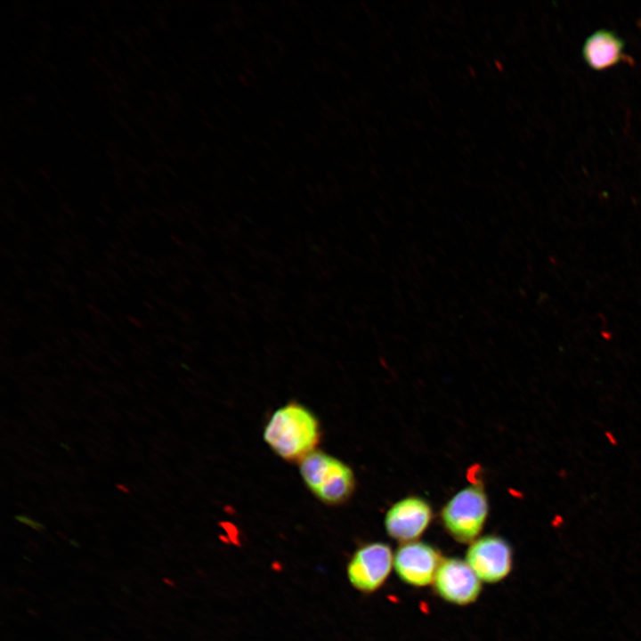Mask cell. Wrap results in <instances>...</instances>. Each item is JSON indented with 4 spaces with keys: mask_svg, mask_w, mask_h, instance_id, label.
<instances>
[{
    "mask_svg": "<svg viewBox=\"0 0 641 641\" xmlns=\"http://www.w3.org/2000/svg\"><path fill=\"white\" fill-rule=\"evenodd\" d=\"M488 515V500L482 486H467L443 507L442 520L448 532L461 542L472 541L481 532Z\"/></svg>",
    "mask_w": 641,
    "mask_h": 641,
    "instance_id": "obj_3",
    "label": "cell"
},
{
    "mask_svg": "<svg viewBox=\"0 0 641 641\" xmlns=\"http://www.w3.org/2000/svg\"><path fill=\"white\" fill-rule=\"evenodd\" d=\"M300 474L313 494L329 505L345 502L352 495L355 480L352 469L320 450H313L300 461Z\"/></svg>",
    "mask_w": 641,
    "mask_h": 641,
    "instance_id": "obj_2",
    "label": "cell"
},
{
    "mask_svg": "<svg viewBox=\"0 0 641 641\" xmlns=\"http://www.w3.org/2000/svg\"><path fill=\"white\" fill-rule=\"evenodd\" d=\"M71 543H72L73 545H75L76 547H78V546H79L77 543L74 542V540H71Z\"/></svg>",
    "mask_w": 641,
    "mask_h": 641,
    "instance_id": "obj_11",
    "label": "cell"
},
{
    "mask_svg": "<svg viewBox=\"0 0 641 641\" xmlns=\"http://www.w3.org/2000/svg\"><path fill=\"white\" fill-rule=\"evenodd\" d=\"M393 564L394 556L387 544L368 543L353 555L347 565V576L357 590L373 592L385 581Z\"/></svg>",
    "mask_w": 641,
    "mask_h": 641,
    "instance_id": "obj_4",
    "label": "cell"
},
{
    "mask_svg": "<svg viewBox=\"0 0 641 641\" xmlns=\"http://www.w3.org/2000/svg\"><path fill=\"white\" fill-rule=\"evenodd\" d=\"M432 519L430 505L418 497H407L394 504L385 517L390 537L403 543L415 541Z\"/></svg>",
    "mask_w": 641,
    "mask_h": 641,
    "instance_id": "obj_8",
    "label": "cell"
},
{
    "mask_svg": "<svg viewBox=\"0 0 641 641\" xmlns=\"http://www.w3.org/2000/svg\"><path fill=\"white\" fill-rule=\"evenodd\" d=\"M434 583L441 597L459 605L474 602L481 592V580L466 561L458 558L443 559Z\"/></svg>",
    "mask_w": 641,
    "mask_h": 641,
    "instance_id": "obj_7",
    "label": "cell"
},
{
    "mask_svg": "<svg viewBox=\"0 0 641 641\" xmlns=\"http://www.w3.org/2000/svg\"><path fill=\"white\" fill-rule=\"evenodd\" d=\"M320 436V425L315 416L296 402L278 409L264 431L265 442L288 461H301L312 452Z\"/></svg>",
    "mask_w": 641,
    "mask_h": 641,
    "instance_id": "obj_1",
    "label": "cell"
},
{
    "mask_svg": "<svg viewBox=\"0 0 641 641\" xmlns=\"http://www.w3.org/2000/svg\"><path fill=\"white\" fill-rule=\"evenodd\" d=\"M442 561L434 548L421 541L403 543L394 556L398 576L405 583L416 587L432 583Z\"/></svg>",
    "mask_w": 641,
    "mask_h": 641,
    "instance_id": "obj_6",
    "label": "cell"
},
{
    "mask_svg": "<svg viewBox=\"0 0 641 641\" xmlns=\"http://www.w3.org/2000/svg\"><path fill=\"white\" fill-rule=\"evenodd\" d=\"M466 562L481 580L498 582L511 571V548L500 537L484 536L472 542L467 552Z\"/></svg>",
    "mask_w": 641,
    "mask_h": 641,
    "instance_id": "obj_5",
    "label": "cell"
},
{
    "mask_svg": "<svg viewBox=\"0 0 641 641\" xmlns=\"http://www.w3.org/2000/svg\"><path fill=\"white\" fill-rule=\"evenodd\" d=\"M624 56V42L613 31L600 28L589 35L582 46V57L591 69L604 70L618 64Z\"/></svg>",
    "mask_w": 641,
    "mask_h": 641,
    "instance_id": "obj_9",
    "label": "cell"
},
{
    "mask_svg": "<svg viewBox=\"0 0 641 641\" xmlns=\"http://www.w3.org/2000/svg\"><path fill=\"white\" fill-rule=\"evenodd\" d=\"M15 519L24 524L29 525L32 529L37 531H42L45 529V526L41 523L24 515H15Z\"/></svg>",
    "mask_w": 641,
    "mask_h": 641,
    "instance_id": "obj_10",
    "label": "cell"
}]
</instances>
